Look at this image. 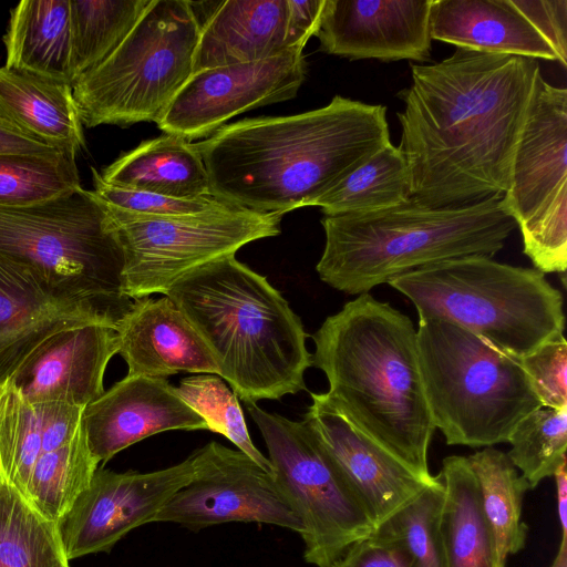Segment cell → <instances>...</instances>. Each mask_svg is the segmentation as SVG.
I'll return each instance as SVG.
<instances>
[{"mask_svg": "<svg viewBox=\"0 0 567 567\" xmlns=\"http://www.w3.org/2000/svg\"><path fill=\"white\" fill-rule=\"evenodd\" d=\"M540 73L533 58L462 48L436 63L411 64L398 118L412 202L456 208L503 196Z\"/></svg>", "mask_w": 567, "mask_h": 567, "instance_id": "obj_1", "label": "cell"}, {"mask_svg": "<svg viewBox=\"0 0 567 567\" xmlns=\"http://www.w3.org/2000/svg\"><path fill=\"white\" fill-rule=\"evenodd\" d=\"M390 142L385 106L336 95L312 111L225 124L194 145L214 195L284 215L313 206Z\"/></svg>", "mask_w": 567, "mask_h": 567, "instance_id": "obj_2", "label": "cell"}, {"mask_svg": "<svg viewBox=\"0 0 567 567\" xmlns=\"http://www.w3.org/2000/svg\"><path fill=\"white\" fill-rule=\"evenodd\" d=\"M312 339V365L324 373L331 402L370 439L431 476L427 454L435 427L412 320L361 293L327 317Z\"/></svg>", "mask_w": 567, "mask_h": 567, "instance_id": "obj_3", "label": "cell"}, {"mask_svg": "<svg viewBox=\"0 0 567 567\" xmlns=\"http://www.w3.org/2000/svg\"><path fill=\"white\" fill-rule=\"evenodd\" d=\"M165 296L244 402L279 400L306 390L312 354L299 316L266 277L235 255L186 274Z\"/></svg>", "mask_w": 567, "mask_h": 567, "instance_id": "obj_4", "label": "cell"}, {"mask_svg": "<svg viewBox=\"0 0 567 567\" xmlns=\"http://www.w3.org/2000/svg\"><path fill=\"white\" fill-rule=\"evenodd\" d=\"M326 243L316 270L348 295L458 257H493L517 227L494 196L472 206L429 208L409 202L365 214L323 216Z\"/></svg>", "mask_w": 567, "mask_h": 567, "instance_id": "obj_5", "label": "cell"}, {"mask_svg": "<svg viewBox=\"0 0 567 567\" xmlns=\"http://www.w3.org/2000/svg\"><path fill=\"white\" fill-rule=\"evenodd\" d=\"M389 285L414 305L419 320L449 321L517 360L564 334L563 293L535 268L472 255L419 268Z\"/></svg>", "mask_w": 567, "mask_h": 567, "instance_id": "obj_6", "label": "cell"}, {"mask_svg": "<svg viewBox=\"0 0 567 567\" xmlns=\"http://www.w3.org/2000/svg\"><path fill=\"white\" fill-rule=\"evenodd\" d=\"M417 360L427 409L449 445L489 447L542 408L519 360L442 319L419 320Z\"/></svg>", "mask_w": 567, "mask_h": 567, "instance_id": "obj_7", "label": "cell"}, {"mask_svg": "<svg viewBox=\"0 0 567 567\" xmlns=\"http://www.w3.org/2000/svg\"><path fill=\"white\" fill-rule=\"evenodd\" d=\"M199 34L187 0H152L121 44L72 84L82 124H158L193 74Z\"/></svg>", "mask_w": 567, "mask_h": 567, "instance_id": "obj_8", "label": "cell"}, {"mask_svg": "<svg viewBox=\"0 0 567 567\" xmlns=\"http://www.w3.org/2000/svg\"><path fill=\"white\" fill-rule=\"evenodd\" d=\"M0 255L31 264L73 290L130 299L117 230L94 190L80 186L44 203L0 206Z\"/></svg>", "mask_w": 567, "mask_h": 567, "instance_id": "obj_9", "label": "cell"}, {"mask_svg": "<svg viewBox=\"0 0 567 567\" xmlns=\"http://www.w3.org/2000/svg\"><path fill=\"white\" fill-rule=\"evenodd\" d=\"M106 205L124 254L123 292L132 300L165 296L198 267L279 235L284 216L235 204L182 216L143 215Z\"/></svg>", "mask_w": 567, "mask_h": 567, "instance_id": "obj_10", "label": "cell"}, {"mask_svg": "<svg viewBox=\"0 0 567 567\" xmlns=\"http://www.w3.org/2000/svg\"><path fill=\"white\" fill-rule=\"evenodd\" d=\"M245 404L264 437L276 485L301 524L305 560L328 567L354 542L374 533L372 520L303 420Z\"/></svg>", "mask_w": 567, "mask_h": 567, "instance_id": "obj_11", "label": "cell"}, {"mask_svg": "<svg viewBox=\"0 0 567 567\" xmlns=\"http://www.w3.org/2000/svg\"><path fill=\"white\" fill-rule=\"evenodd\" d=\"M503 205L543 274L567 268V90L536 81Z\"/></svg>", "mask_w": 567, "mask_h": 567, "instance_id": "obj_12", "label": "cell"}, {"mask_svg": "<svg viewBox=\"0 0 567 567\" xmlns=\"http://www.w3.org/2000/svg\"><path fill=\"white\" fill-rule=\"evenodd\" d=\"M132 301L73 290L0 255V386L54 334L91 323L115 328Z\"/></svg>", "mask_w": 567, "mask_h": 567, "instance_id": "obj_13", "label": "cell"}, {"mask_svg": "<svg viewBox=\"0 0 567 567\" xmlns=\"http://www.w3.org/2000/svg\"><path fill=\"white\" fill-rule=\"evenodd\" d=\"M192 458V480L151 523H174L194 532L225 523H258L301 533L274 475L248 455L213 441Z\"/></svg>", "mask_w": 567, "mask_h": 567, "instance_id": "obj_14", "label": "cell"}, {"mask_svg": "<svg viewBox=\"0 0 567 567\" xmlns=\"http://www.w3.org/2000/svg\"><path fill=\"white\" fill-rule=\"evenodd\" d=\"M193 475L192 455L147 473L97 467L89 485L56 522L66 558L110 551L131 530L151 523Z\"/></svg>", "mask_w": 567, "mask_h": 567, "instance_id": "obj_15", "label": "cell"}, {"mask_svg": "<svg viewBox=\"0 0 567 567\" xmlns=\"http://www.w3.org/2000/svg\"><path fill=\"white\" fill-rule=\"evenodd\" d=\"M306 74L303 49L193 73L157 126L188 142L212 135L243 112L293 99Z\"/></svg>", "mask_w": 567, "mask_h": 567, "instance_id": "obj_16", "label": "cell"}, {"mask_svg": "<svg viewBox=\"0 0 567 567\" xmlns=\"http://www.w3.org/2000/svg\"><path fill=\"white\" fill-rule=\"evenodd\" d=\"M310 394L303 421L375 528L440 481L415 472L365 435L327 392Z\"/></svg>", "mask_w": 567, "mask_h": 567, "instance_id": "obj_17", "label": "cell"}, {"mask_svg": "<svg viewBox=\"0 0 567 567\" xmlns=\"http://www.w3.org/2000/svg\"><path fill=\"white\" fill-rule=\"evenodd\" d=\"M323 4L324 0L220 1L200 29L193 73L305 49L318 29Z\"/></svg>", "mask_w": 567, "mask_h": 567, "instance_id": "obj_18", "label": "cell"}, {"mask_svg": "<svg viewBox=\"0 0 567 567\" xmlns=\"http://www.w3.org/2000/svg\"><path fill=\"white\" fill-rule=\"evenodd\" d=\"M433 0H324L320 50L350 60L430 59Z\"/></svg>", "mask_w": 567, "mask_h": 567, "instance_id": "obj_19", "label": "cell"}, {"mask_svg": "<svg viewBox=\"0 0 567 567\" xmlns=\"http://www.w3.org/2000/svg\"><path fill=\"white\" fill-rule=\"evenodd\" d=\"M81 424L99 464L161 432L208 430L166 379L130 375L87 404Z\"/></svg>", "mask_w": 567, "mask_h": 567, "instance_id": "obj_20", "label": "cell"}, {"mask_svg": "<svg viewBox=\"0 0 567 567\" xmlns=\"http://www.w3.org/2000/svg\"><path fill=\"white\" fill-rule=\"evenodd\" d=\"M116 353L114 327L91 323L68 329L35 350L9 382L30 404L84 409L104 393V373Z\"/></svg>", "mask_w": 567, "mask_h": 567, "instance_id": "obj_21", "label": "cell"}, {"mask_svg": "<svg viewBox=\"0 0 567 567\" xmlns=\"http://www.w3.org/2000/svg\"><path fill=\"white\" fill-rule=\"evenodd\" d=\"M117 353L130 377L167 378L178 372L219 375L200 337L164 296L134 299L115 324Z\"/></svg>", "mask_w": 567, "mask_h": 567, "instance_id": "obj_22", "label": "cell"}, {"mask_svg": "<svg viewBox=\"0 0 567 567\" xmlns=\"http://www.w3.org/2000/svg\"><path fill=\"white\" fill-rule=\"evenodd\" d=\"M430 32L456 48L558 61L512 0H433Z\"/></svg>", "mask_w": 567, "mask_h": 567, "instance_id": "obj_23", "label": "cell"}, {"mask_svg": "<svg viewBox=\"0 0 567 567\" xmlns=\"http://www.w3.org/2000/svg\"><path fill=\"white\" fill-rule=\"evenodd\" d=\"M100 175L109 185L168 197L196 198L213 194L194 143L173 134L143 141Z\"/></svg>", "mask_w": 567, "mask_h": 567, "instance_id": "obj_24", "label": "cell"}, {"mask_svg": "<svg viewBox=\"0 0 567 567\" xmlns=\"http://www.w3.org/2000/svg\"><path fill=\"white\" fill-rule=\"evenodd\" d=\"M0 110L28 133L74 152L84 146L72 84L0 66Z\"/></svg>", "mask_w": 567, "mask_h": 567, "instance_id": "obj_25", "label": "cell"}, {"mask_svg": "<svg viewBox=\"0 0 567 567\" xmlns=\"http://www.w3.org/2000/svg\"><path fill=\"white\" fill-rule=\"evenodd\" d=\"M6 66L72 84L70 0H23L3 37Z\"/></svg>", "mask_w": 567, "mask_h": 567, "instance_id": "obj_26", "label": "cell"}, {"mask_svg": "<svg viewBox=\"0 0 567 567\" xmlns=\"http://www.w3.org/2000/svg\"><path fill=\"white\" fill-rule=\"evenodd\" d=\"M439 476L444 491L440 529L445 567H499L467 457H445Z\"/></svg>", "mask_w": 567, "mask_h": 567, "instance_id": "obj_27", "label": "cell"}, {"mask_svg": "<svg viewBox=\"0 0 567 567\" xmlns=\"http://www.w3.org/2000/svg\"><path fill=\"white\" fill-rule=\"evenodd\" d=\"M466 457L476 480L497 564L505 567L507 557L522 550L526 543L527 526L522 520V505L525 493L530 489L529 484L507 454L492 446Z\"/></svg>", "mask_w": 567, "mask_h": 567, "instance_id": "obj_28", "label": "cell"}, {"mask_svg": "<svg viewBox=\"0 0 567 567\" xmlns=\"http://www.w3.org/2000/svg\"><path fill=\"white\" fill-rule=\"evenodd\" d=\"M412 200L408 162L391 142L357 167L313 206L323 216L365 214L393 208Z\"/></svg>", "mask_w": 567, "mask_h": 567, "instance_id": "obj_29", "label": "cell"}, {"mask_svg": "<svg viewBox=\"0 0 567 567\" xmlns=\"http://www.w3.org/2000/svg\"><path fill=\"white\" fill-rule=\"evenodd\" d=\"M56 523L0 476V567H70Z\"/></svg>", "mask_w": 567, "mask_h": 567, "instance_id": "obj_30", "label": "cell"}, {"mask_svg": "<svg viewBox=\"0 0 567 567\" xmlns=\"http://www.w3.org/2000/svg\"><path fill=\"white\" fill-rule=\"evenodd\" d=\"M152 0H70L72 84L126 38Z\"/></svg>", "mask_w": 567, "mask_h": 567, "instance_id": "obj_31", "label": "cell"}, {"mask_svg": "<svg viewBox=\"0 0 567 567\" xmlns=\"http://www.w3.org/2000/svg\"><path fill=\"white\" fill-rule=\"evenodd\" d=\"M97 467L81 424L70 442L40 454L23 496L43 517L56 523L89 485Z\"/></svg>", "mask_w": 567, "mask_h": 567, "instance_id": "obj_32", "label": "cell"}, {"mask_svg": "<svg viewBox=\"0 0 567 567\" xmlns=\"http://www.w3.org/2000/svg\"><path fill=\"white\" fill-rule=\"evenodd\" d=\"M76 152L0 153V206H30L80 187Z\"/></svg>", "mask_w": 567, "mask_h": 567, "instance_id": "obj_33", "label": "cell"}, {"mask_svg": "<svg viewBox=\"0 0 567 567\" xmlns=\"http://www.w3.org/2000/svg\"><path fill=\"white\" fill-rule=\"evenodd\" d=\"M507 456L530 488L553 476L567 461V409L539 408L512 431Z\"/></svg>", "mask_w": 567, "mask_h": 567, "instance_id": "obj_34", "label": "cell"}, {"mask_svg": "<svg viewBox=\"0 0 567 567\" xmlns=\"http://www.w3.org/2000/svg\"><path fill=\"white\" fill-rule=\"evenodd\" d=\"M181 399L207 424L212 432L228 439L265 471L272 474V466L252 443L237 395L217 374L198 373L183 378L175 386Z\"/></svg>", "mask_w": 567, "mask_h": 567, "instance_id": "obj_35", "label": "cell"}, {"mask_svg": "<svg viewBox=\"0 0 567 567\" xmlns=\"http://www.w3.org/2000/svg\"><path fill=\"white\" fill-rule=\"evenodd\" d=\"M41 453L42 431L35 406L8 381L0 386V476L23 495Z\"/></svg>", "mask_w": 567, "mask_h": 567, "instance_id": "obj_36", "label": "cell"}, {"mask_svg": "<svg viewBox=\"0 0 567 567\" xmlns=\"http://www.w3.org/2000/svg\"><path fill=\"white\" fill-rule=\"evenodd\" d=\"M443 495L440 478L373 534L401 544L411 559L410 567H445L440 529Z\"/></svg>", "mask_w": 567, "mask_h": 567, "instance_id": "obj_37", "label": "cell"}, {"mask_svg": "<svg viewBox=\"0 0 567 567\" xmlns=\"http://www.w3.org/2000/svg\"><path fill=\"white\" fill-rule=\"evenodd\" d=\"M92 176L94 192L104 203L136 214L182 216L223 208L233 204L214 194L196 198H177L109 185L95 168H92Z\"/></svg>", "mask_w": 567, "mask_h": 567, "instance_id": "obj_38", "label": "cell"}, {"mask_svg": "<svg viewBox=\"0 0 567 567\" xmlns=\"http://www.w3.org/2000/svg\"><path fill=\"white\" fill-rule=\"evenodd\" d=\"M540 405L567 409V341L563 336L519 359Z\"/></svg>", "mask_w": 567, "mask_h": 567, "instance_id": "obj_39", "label": "cell"}, {"mask_svg": "<svg viewBox=\"0 0 567 567\" xmlns=\"http://www.w3.org/2000/svg\"><path fill=\"white\" fill-rule=\"evenodd\" d=\"M567 65V0H512Z\"/></svg>", "mask_w": 567, "mask_h": 567, "instance_id": "obj_40", "label": "cell"}, {"mask_svg": "<svg viewBox=\"0 0 567 567\" xmlns=\"http://www.w3.org/2000/svg\"><path fill=\"white\" fill-rule=\"evenodd\" d=\"M404 547L375 534L359 539L328 567H410Z\"/></svg>", "mask_w": 567, "mask_h": 567, "instance_id": "obj_41", "label": "cell"}, {"mask_svg": "<svg viewBox=\"0 0 567 567\" xmlns=\"http://www.w3.org/2000/svg\"><path fill=\"white\" fill-rule=\"evenodd\" d=\"M33 405L42 431V453L66 444L79 432L83 408L62 403Z\"/></svg>", "mask_w": 567, "mask_h": 567, "instance_id": "obj_42", "label": "cell"}, {"mask_svg": "<svg viewBox=\"0 0 567 567\" xmlns=\"http://www.w3.org/2000/svg\"><path fill=\"white\" fill-rule=\"evenodd\" d=\"M59 150L65 148L28 133L0 110V153L39 154Z\"/></svg>", "mask_w": 567, "mask_h": 567, "instance_id": "obj_43", "label": "cell"}, {"mask_svg": "<svg viewBox=\"0 0 567 567\" xmlns=\"http://www.w3.org/2000/svg\"><path fill=\"white\" fill-rule=\"evenodd\" d=\"M556 484L557 514L561 538H567V461L553 475Z\"/></svg>", "mask_w": 567, "mask_h": 567, "instance_id": "obj_44", "label": "cell"}, {"mask_svg": "<svg viewBox=\"0 0 567 567\" xmlns=\"http://www.w3.org/2000/svg\"><path fill=\"white\" fill-rule=\"evenodd\" d=\"M549 567H567V538H561L558 551Z\"/></svg>", "mask_w": 567, "mask_h": 567, "instance_id": "obj_45", "label": "cell"}]
</instances>
